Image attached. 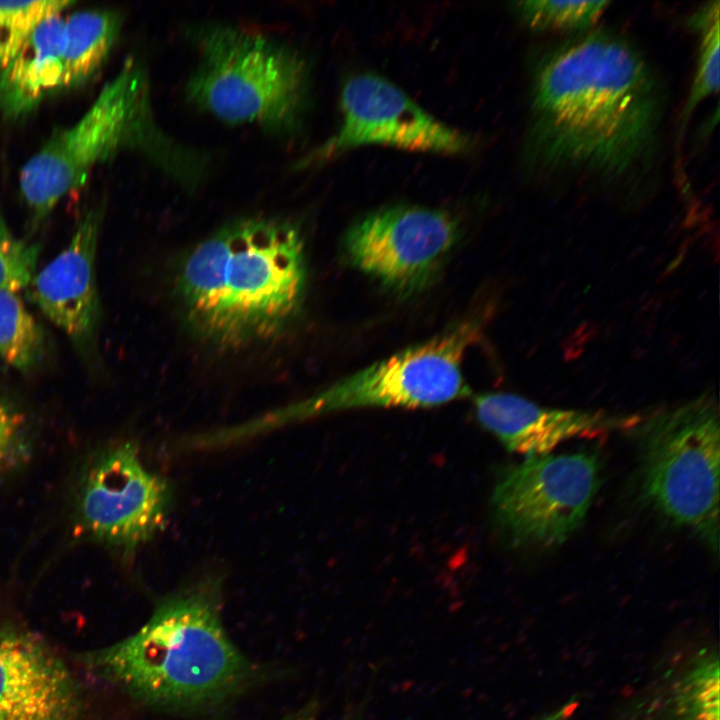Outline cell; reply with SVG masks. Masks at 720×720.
Wrapping results in <instances>:
<instances>
[{"label": "cell", "mask_w": 720, "mask_h": 720, "mask_svg": "<svg viewBox=\"0 0 720 720\" xmlns=\"http://www.w3.org/2000/svg\"><path fill=\"white\" fill-rule=\"evenodd\" d=\"M645 497L714 551L719 539L720 429L715 400L701 396L650 416L640 438Z\"/></svg>", "instance_id": "8992f818"}, {"label": "cell", "mask_w": 720, "mask_h": 720, "mask_svg": "<svg viewBox=\"0 0 720 720\" xmlns=\"http://www.w3.org/2000/svg\"><path fill=\"white\" fill-rule=\"evenodd\" d=\"M609 1H523L515 10L525 24L538 30L580 31L592 26Z\"/></svg>", "instance_id": "ac0fdd59"}, {"label": "cell", "mask_w": 720, "mask_h": 720, "mask_svg": "<svg viewBox=\"0 0 720 720\" xmlns=\"http://www.w3.org/2000/svg\"><path fill=\"white\" fill-rule=\"evenodd\" d=\"M700 31L696 76L684 109L687 118L697 105L719 91V2L709 3L694 18Z\"/></svg>", "instance_id": "d6986e66"}, {"label": "cell", "mask_w": 720, "mask_h": 720, "mask_svg": "<svg viewBox=\"0 0 720 720\" xmlns=\"http://www.w3.org/2000/svg\"><path fill=\"white\" fill-rule=\"evenodd\" d=\"M685 720H718V663L708 662L688 676Z\"/></svg>", "instance_id": "7402d4cb"}, {"label": "cell", "mask_w": 720, "mask_h": 720, "mask_svg": "<svg viewBox=\"0 0 720 720\" xmlns=\"http://www.w3.org/2000/svg\"><path fill=\"white\" fill-rule=\"evenodd\" d=\"M345 720H361V718L357 715H350L349 717L345 718Z\"/></svg>", "instance_id": "4316f807"}, {"label": "cell", "mask_w": 720, "mask_h": 720, "mask_svg": "<svg viewBox=\"0 0 720 720\" xmlns=\"http://www.w3.org/2000/svg\"><path fill=\"white\" fill-rule=\"evenodd\" d=\"M39 246L17 239L0 216V289L28 288L36 273Z\"/></svg>", "instance_id": "ffe728a7"}, {"label": "cell", "mask_w": 720, "mask_h": 720, "mask_svg": "<svg viewBox=\"0 0 720 720\" xmlns=\"http://www.w3.org/2000/svg\"><path fill=\"white\" fill-rule=\"evenodd\" d=\"M102 218V208L87 211L67 246L28 286L31 300L86 354L94 346L100 320L95 259Z\"/></svg>", "instance_id": "7c38bea8"}, {"label": "cell", "mask_w": 720, "mask_h": 720, "mask_svg": "<svg viewBox=\"0 0 720 720\" xmlns=\"http://www.w3.org/2000/svg\"><path fill=\"white\" fill-rule=\"evenodd\" d=\"M480 325L467 320L429 341L376 362L312 397L252 423L258 434L286 423L367 407L425 408L469 395L462 373Z\"/></svg>", "instance_id": "52a82bcc"}, {"label": "cell", "mask_w": 720, "mask_h": 720, "mask_svg": "<svg viewBox=\"0 0 720 720\" xmlns=\"http://www.w3.org/2000/svg\"><path fill=\"white\" fill-rule=\"evenodd\" d=\"M0 720H84L61 659L33 635L0 629Z\"/></svg>", "instance_id": "4fadbf2b"}, {"label": "cell", "mask_w": 720, "mask_h": 720, "mask_svg": "<svg viewBox=\"0 0 720 720\" xmlns=\"http://www.w3.org/2000/svg\"><path fill=\"white\" fill-rule=\"evenodd\" d=\"M124 151L141 153L184 187L207 176V158L160 127L148 73L135 58L126 60L78 121L57 131L23 166L20 190L33 224L81 187L95 166Z\"/></svg>", "instance_id": "277c9868"}, {"label": "cell", "mask_w": 720, "mask_h": 720, "mask_svg": "<svg viewBox=\"0 0 720 720\" xmlns=\"http://www.w3.org/2000/svg\"><path fill=\"white\" fill-rule=\"evenodd\" d=\"M319 712L320 703L316 698H313L281 720H318Z\"/></svg>", "instance_id": "d4e9b609"}, {"label": "cell", "mask_w": 720, "mask_h": 720, "mask_svg": "<svg viewBox=\"0 0 720 720\" xmlns=\"http://www.w3.org/2000/svg\"><path fill=\"white\" fill-rule=\"evenodd\" d=\"M304 240L293 222L249 217L196 244L178 264L176 296L201 340L221 349L270 341L297 316L306 287Z\"/></svg>", "instance_id": "7a4b0ae2"}, {"label": "cell", "mask_w": 720, "mask_h": 720, "mask_svg": "<svg viewBox=\"0 0 720 720\" xmlns=\"http://www.w3.org/2000/svg\"><path fill=\"white\" fill-rule=\"evenodd\" d=\"M530 96L526 156L536 173L608 187L655 163L664 89L622 36L596 31L554 48L536 65Z\"/></svg>", "instance_id": "6da1fadb"}, {"label": "cell", "mask_w": 720, "mask_h": 720, "mask_svg": "<svg viewBox=\"0 0 720 720\" xmlns=\"http://www.w3.org/2000/svg\"><path fill=\"white\" fill-rule=\"evenodd\" d=\"M87 658L136 699L167 709L216 703L252 675L223 626L220 584L209 579L169 595L137 632Z\"/></svg>", "instance_id": "3957f363"}, {"label": "cell", "mask_w": 720, "mask_h": 720, "mask_svg": "<svg viewBox=\"0 0 720 720\" xmlns=\"http://www.w3.org/2000/svg\"><path fill=\"white\" fill-rule=\"evenodd\" d=\"M474 408L479 423L508 451L527 457L547 455L564 441L599 436L638 420L616 419L599 411L543 407L503 392L477 395Z\"/></svg>", "instance_id": "5bb4252c"}, {"label": "cell", "mask_w": 720, "mask_h": 720, "mask_svg": "<svg viewBox=\"0 0 720 720\" xmlns=\"http://www.w3.org/2000/svg\"><path fill=\"white\" fill-rule=\"evenodd\" d=\"M72 4L67 0L0 1V25L24 43L43 20Z\"/></svg>", "instance_id": "44dd1931"}, {"label": "cell", "mask_w": 720, "mask_h": 720, "mask_svg": "<svg viewBox=\"0 0 720 720\" xmlns=\"http://www.w3.org/2000/svg\"><path fill=\"white\" fill-rule=\"evenodd\" d=\"M600 482L588 451L529 456L499 477L491 503L498 527L518 545L561 544L584 520Z\"/></svg>", "instance_id": "ba28073f"}, {"label": "cell", "mask_w": 720, "mask_h": 720, "mask_svg": "<svg viewBox=\"0 0 720 720\" xmlns=\"http://www.w3.org/2000/svg\"><path fill=\"white\" fill-rule=\"evenodd\" d=\"M45 353L43 330L18 292L0 289V358L22 372L36 368Z\"/></svg>", "instance_id": "e0dca14e"}, {"label": "cell", "mask_w": 720, "mask_h": 720, "mask_svg": "<svg viewBox=\"0 0 720 720\" xmlns=\"http://www.w3.org/2000/svg\"><path fill=\"white\" fill-rule=\"evenodd\" d=\"M22 44L8 29L0 25V73Z\"/></svg>", "instance_id": "cb8c5ba5"}, {"label": "cell", "mask_w": 720, "mask_h": 720, "mask_svg": "<svg viewBox=\"0 0 720 720\" xmlns=\"http://www.w3.org/2000/svg\"><path fill=\"white\" fill-rule=\"evenodd\" d=\"M190 33L198 59L185 96L194 107L226 124L254 125L278 138L299 131L310 74L298 50L235 24H202Z\"/></svg>", "instance_id": "5b68a950"}, {"label": "cell", "mask_w": 720, "mask_h": 720, "mask_svg": "<svg viewBox=\"0 0 720 720\" xmlns=\"http://www.w3.org/2000/svg\"><path fill=\"white\" fill-rule=\"evenodd\" d=\"M342 124L306 161H320L363 145L456 154L468 149L465 135L435 119L401 89L373 74L351 77L344 85Z\"/></svg>", "instance_id": "8fae6325"}, {"label": "cell", "mask_w": 720, "mask_h": 720, "mask_svg": "<svg viewBox=\"0 0 720 720\" xmlns=\"http://www.w3.org/2000/svg\"><path fill=\"white\" fill-rule=\"evenodd\" d=\"M21 420L0 398V467L12 462L21 445Z\"/></svg>", "instance_id": "603a6c76"}, {"label": "cell", "mask_w": 720, "mask_h": 720, "mask_svg": "<svg viewBox=\"0 0 720 720\" xmlns=\"http://www.w3.org/2000/svg\"><path fill=\"white\" fill-rule=\"evenodd\" d=\"M537 720H558V717L554 713H548Z\"/></svg>", "instance_id": "484cf974"}, {"label": "cell", "mask_w": 720, "mask_h": 720, "mask_svg": "<svg viewBox=\"0 0 720 720\" xmlns=\"http://www.w3.org/2000/svg\"><path fill=\"white\" fill-rule=\"evenodd\" d=\"M61 13L43 20L0 73V114L22 117L62 88Z\"/></svg>", "instance_id": "9a60e30c"}, {"label": "cell", "mask_w": 720, "mask_h": 720, "mask_svg": "<svg viewBox=\"0 0 720 720\" xmlns=\"http://www.w3.org/2000/svg\"><path fill=\"white\" fill-rule=\"evenodd\" d=\"M121 26L120 14L104 9L80 10L64 19L62 88L80 85L100 69L112 51Z\"/></svg>", "instance_id": "2e32d148"}, {"label": "cell", "mask_w": 720, "mask_h": 720, "mask_svg": "<svg viewBox=\"0 0 720 720\" xmlns=\"http://www.w3.org/2000/svg\"><path fill=\"white\" fill-rule=\"evenodd\" d=\"M172 504L168 481L148 471L131 443L104 451L89 467L80 517L95 538L132 552L165 525Z\"/></svg>", "instance_id": "30bf717a"}, {"label": "cell", "mask_w": 720, "mask_h": 720, "mask_svg": "<svg viewBox=\"0 0 720 720\" xmlns=\"http://www.w3.org/2000/svg\"><path fill=\"white\" fill-rule=\"evenodd\" d=\"M456 219L419 206L377 210L356 222L345 237L354 267L400 295L425 288L455 245Z\"/></svg>", "instance_id": "9c48e42d"}]
</instances>
